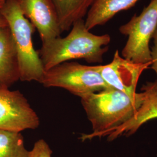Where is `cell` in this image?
I'll return each mask as SVG.
<instances>
[{"label":"cell","instance_id":"8","mask_svg":"<svg viewBox=\"0 0 157 157\" xmlns=\"http://www.w3.org/2000/svg\"><path fill=\"white\" fill-rule=\"evenodd\" d=\"M23 13L38 31L42 43L60 37L56 9L51 0H17Z\"/></svg>","mask_w":157,"mask_h":157},{"label":"cell","instance_id":"17","mask_svg":"<svg viewBox=\"0 0 157 157\" xmlns=\"http://www.w3.org/2000/svg\"><path fill=\"white\" fill-rule=\"evenodd\" d=\"M6 0H0V12L1 11V10L2 9L3 6H4L5 3H6Z\"/></svg>","mask_w":157,"mask_h":157},{"label":"cell","instance_id":"4","mask_svg":"<svg viewBox=\"0 0 157 157\" xmlns=\"http://www.w3.org/2000/svg\"><path fill=\"white\" fill-rule=\"evenodd\" d=\"M100 65L88 66L65 62L45 71L40 83L46 87H60L81 97L111 88L100 72Z\"/></svg>","mask_w":157,"mask_h":157},{"label":"cell","instance_id":"1","mask_svg":"<svg viewBox=\"0 0 157 157\" xmlns=\"http://www.w3.org/2000/svg\"><path fill=\"white\" fill-rule=\"evenodd\" d=\"M69 33L65 37H58L42 43L37 51L44 70L63 62L83 59L90 63H102L103 56L108 50L111 36L95 35L86 27L84 19L73 23Z\"/></svg>","mask_w":157,"mask_h":157},{"label":"cell","instance_id":"11","mask_svg":"<svg viewBox=\"0 0 157 157\" xmlns=\"http://www.w3.org/2000/svg\"><path fill=\"white\" fill-rule=\"evenodd\" d=\"M139 0H94L86 15L85 25L89 30L104 25L119 12L128 10Z\"/></svg>","mask_w":157,"mask_h":157},{"label":"cell","instance_id":"10","mask_svg":"<svg viewBox=\"0 0 157 157\" xmlns=\"http://www.w3.org/2000/svg\"><path fill=\"white\" fill-rule=\"evenodd\" d=\"M20 80L17 50L8 26L0 31V89H9Z\"/></svg>","mask_w":157,"mask_h":157},{"label":"cell","instance_id":"5","mask_svg":"<svg viewBox=\"0 0 157 157\" xmlns=\"http://www.w3.org/2000/svg\"><path fill=\"white\" fill-rule=\"evenodd\" d=\"M157 29V0H151L139 15L119 27V32L128 36L122 56L136 63L151 62L150 40Z\"/></svg>","mask_w":157,"mask_h":157},{"label":"cell","instance_id":"14","mask_svg":"<svg viewBox=\"0 0 157 157\" xmlns=\"http://www.w3.org/2000/svg\"><path fill=\"white\" fill-rule=\"evenodd\" d=\"M52 154V151L47 143L43 139H40L34 143L29 157H51Z\"/></svg>","mask_w":157,"mask_h":157},{"label":"cell","instance_id":"7","mask_svg":"<svg viewBox=\"0 0 157 157\" xmlns=\"http://www.w3.org/2000/svg\"><path fill=\"white\" fill-rule=\"evenodd\" d=\"M151 64V62L142 64L132 62L121 56L117 50L111 62L100 65V72L103 80L110 87L134 100L137 96L136 86L141 75Z\"/></svg>","mask_w":157,"mask_h":157},{"label":"cell","instance_id":"13","mask_svg":"<svg viewBox=\"0 0 157 157\" xmlns=\"http://www.w3.org/2000/svg\"><path fill=\"white\" fill-rule=\"evenodd\" d=\"M21 133L0 130V157H29Z\"/></svg>","mask_w":157,"mask_h":157},{"label":"cell","instance_id":"3","mask_svg":"<svg viewBox=\"0 0 157 157\" xmlns=\"http://www.w3.org/2000/svg\"><path fill=\"white\" fill-rule=\"evenodd\" d=\"M0 13L6 18L17 50L20 80L40 83L45 70L37 51L34 48L32 34L36 30L25 17L17 0H6Z\"/></svg>","mask_w":157,"mask_h":157},{"label":"cell","instance_id":"12","mask_svg":"<svg viewBox=\"0 0 157 157\" xmlns=\"http://www.w3.org/2000/svg\"><path fill=\"white\" fill-rule=\"evenodd\" d=\"M55 6L61 32L86 16L94 0H51Z\"/></svg>","mask_w":157,"mask_h":157},{"label":"cell","instance_id":"2","mask_svg":"<svg viewBox=\"0 0 157 157\" xmlns=\"http://www.w3.org/2000/svg\"><path fill=\"white\" fill-rule=\"evenodd\" d=\"M80 98L93 129L91 134L82 135L80 139L82 141L101 137L105 132L124 124L134 115L141 104L140 93L133 100L113 88Z\"/></svg>","mask_w":157,"mask_h":157},{"label":"cell","instance_id":"16","mask_svg":"<svg viewBox=\"0 0 157 157\" xmlns=\"http://www.w3.org/2000/svg\"><path fill=\"white\" fill-rule=\"evenodd\" d=\"M7 26H8V24L6 18L0 13V31Z\"/></svg>","mask_w":157,"mask_h":157},{"label":"cell","instance_id":"15","mask_svg":"<svg viewBox=\"0 0 157 157\" xmlns=\"http://www.w3.org/2000/svg\"><path fill=\"white\" fill-rule=\"evenodd\" d=\"M153 46L151 48V68L157 76V29L152 36Z\"/></svg>","mask_w":157,"mask_h":157},{"label":"cell","instance_id":"9","mask_svg":"<svg viewBox=\"0 0 157 157\" xmlns=\"http://www.w3.org/2000/svg\"><path fill=\"white\" fill-rule=\"evenodd\" d=\"M141 91L140 105L134 115L124 124L105 132L101 137L108 136V140L111 141L121 136H130L143 124L157 118V82L147 83Z\"/></svg>","mask_w":157,"mask_h":157},{"label":"cell","instance_id":"6","mask_svg":"<svg viewBox=\"0 0 157 157\" xmlns=\"http://www.w3.org/2000/svg\"><path fill=\"white\" fill-rule=\"evenodd\" d=\"M39 125L38 115L19 91L0 89V130L21 133Z\"/></svg>","mask_w":157,"mask_h":157}]
</instances>
